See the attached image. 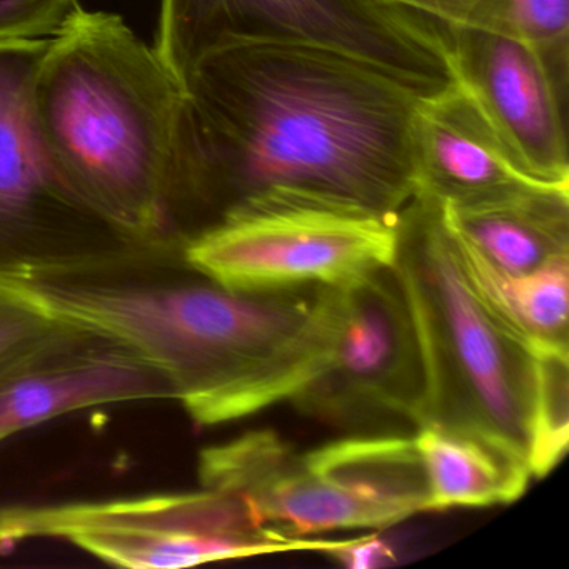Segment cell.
I'll return each mask as SVG.
<instances>
[{
    "label": "cell",
    "mask_w": 569,
    "mask_h": 569,
    "mask_svg": "<svg viewBox=\"0 0 569 569\" xmlns=\"http://www.w3.org/2000/svg\"><path fill=\"white\" fill-rule=\"evenodd\" d=\"M184 246L129 242L0 276V295L131 346L164 371L192 421L218 426L222 402L299 331L319 288L231 289L194 268Z\"/></svg>",
    "instance_id": "obj_2"
},
{
    "label": "cell",
    "mask_w": 569,
    "mask_h": 569,
    "mask_svg": "<svg viewBox=\"0 0 569 569\" xmlns=\"http://www.w3.org/2000/svg\"><path fill=\"white\" fill-rule=\"evenodd\" d=\"M452 231L509 274L569 258V184H545L471 208H448Z\"/></svg>",
    "instance_id": "obj_14"
},
{
    "label": "cell",
    "mask_w": 569,
    "mask_h": 569,
    "mask_svg": "<svg viewBox=\"0 0 569 569\" xmlns=\"http://www.w3.org/2000/svg\"><path fill=\"white\" fill-rule=\"evenodd\" d=\"M182 81L124 19L81 9L32 76L42 148L72 191L136 241H176L168 194ZM181 242V241H179Z\"/></svg>",
    "instance_id": "obj_3"
},
{
    "label": "cell",
    "mask_w": 569,
    "mask_h": 569,
    "mask_svg": "<svg viewBox=\"0 0 569 569\" xmlns=\"http://www.w3.org/2000/svg\"><path fill=\"white\" fill-rule=\"evenodd\" d=\"M48 41L0 42V276L144 242L89 208L36 134L29 88Z\"/></svg>",
    "instance_id": "obj_9"
},
{
    "label": "cell",
    "mask_w": 569,
    "mask_h": 569,
    "mask_svg": "<svg viewBox=\"0 0 569 569\" xmlns=\"http://www.w3.org/2000/svg\"><path fill=\"white\" fill-rule=\"evenodd\" d=\"M392 262L425 375L421 422L465 426L505 439L528 458L532 358L475 291L442 202L415 198L398 214Z\"/></svg>",
    "instance_id": "obj_4"
},
{
    "label": "cell",
    "mask_w": 569,
    "mask_h": 569,
    "mask_svg": "<svg viewBox=\"0 0 569 569\" xmlns=\"http://www.w3.org/2000/svg\"><path fill=\"white\" fill-rule=\"evenodd\" d=\"M241 42L332 49L425 96L452 82L446 26L376 0H162L154 48L181 81L209 52Z\"/></svg>",
    "instance_id": "obj_5"
},
{
    "label": "cell",
    "mask_w": 569,
    "mask_h": 569,
    "mask_svg": "<svg viewBox=\"0 0 569 569\" xmlns=\"http://www.w3.org/2000/svg\"><path fill=\"white\" fill-rule=\"evenodd\" d=\"M328 555L349 568H378L396 558L395 551L375 535L345 539L339 548Z\"/></svg>",
    "instance_id": "obj_20"
},
{
    "label": "cell",
    "mask_w": 569,
    "mask_h": 569,
    "mask_svg": "<svg viewBox=\"0 0 569 569\" xmlns=\"http://www.w3.org/2000/svg\"><path fill=\"white\" fill-rule=\"evenodd\" d=\"M151 399H174L162 369L118 339L66 325L0 372V442L59 416Z\"/></svg>",
    "instance_id": "obj_11"
},
{
    "label": "cell",
    "mask_w": 569,
    "mask_h": 569,
    "mask_svg": "<svg viewBox=\"0 0 569 569\" xmlns=\"http://www.w3.org/2000/svg\"><path fill=\"white\" fill-rule=\"evenodd\" d=\"M525 42L569 89V0H472L468 24Z\"/></svg>",
    "instance_id": "obj_17"
},
{
    "label": "cell",
    "mask_w": 569,
    "mask_h": 569,
    "mask_svg": "<svg viewBox=\"0 0 569 569\" xmlns=\"http://www.w3.org/2000/svg\"><path fill=\"white\" fill-rule=\"evenodd\" d=\"M429 488V511L518 501L532 478L528 458L498 436L426 422L412 431Z\"/></svg>",
    "instance_id": "obj_13"
},
{
    "label": "cell",
    "mask_w": 569,
    "mask_h": 569,
    "mask_svg": "<svg viewBox=\"0 0 569 569\" xmlns=\"http://www.w3.org/2000/svg\"><path fill=\"white\" fill-rule=\"evenodd\" d=\"M66 328L34 306L0 295V372L28 358Z\"/></svg>",
    "instance_id": "obj_18"
},
{
    "label": "cell",
    "mask_w": 569,
    "mask_h": 569,
    "mask_svg": "<svg viewBox=\"0 0 569 569\" xmlns=\"http://www.w3.org/2000/svg\"><path fill=\"white\" fill-rule=\"evenodd\" d=\"M398 218L289 204L231 216L186 242L188 261L239 291L348 284L391 268Z\"/></svg>",
    "instance_id": "obj_8"
},
{
    "label": "cell",
    "mask_w": 569,
    "mask_h": 569,
    "mask_svg": "<svg viewBox=\"0 0 569 569\" xmlns=\"http://www.w3.org/2000/svg\"><path fill=\"white\" fill-rule=\"evenodd\" d=\"M379 4L405 9L421 18L445 26H466L471 14L472 0H376Z\"/></svg>",
    "instance_id": "obj_21"
},
{
    "label": "cell",
    "mask_w": 569,
    "mask_h": 569,
    "mask_svg": "<svg viewBox=\"0 0 569 569\" xmlns=\"http://www.w3.org/2000/svg\"><path fill=\"white\" fill-rule=\"evenodd\" d=\"M81 9L79 0H0V42L48 41Z\"/></svg>",
    "instance_id": "obj_19"
},
{
    "label": "cell",
    "mask_w": 569,
    "mask_h": 569,
    "mask_svg": "<svg viewBox=\"0 0 569 569\" xmlns=\"http://www.w3.org/2000/svg\"><path fill=\"white\" fill-rule=\"evenodd\" d=\"M455 238L472 288L516 336L529 348L532 342L568 345L569 258L509 274L486 261L456 232Z\"/></svg>",
    "instance_id": "obj_15"
},
{
    "label": "cell",
    "mask_w": 569,
    "mask_h": 569,
    "mask_svg": "<svg viewBox=\"0 0 569 569\" xmlns=\"http://www.w3.org/2000/svg\"><path fill=\"white\" fill-rule=\"evenodd\" d=\"M452 81L476 102L512 161L546 184H569L568 94L529 46L472 26L446 29Z\"/></svg>",
    "instance_id": "obj_10"
},
{
    "label": "cell",
    "mask_w": 569,
    "mask_h": 569,
    "mask_svg": "<svg viewBox=\"0 0 569 569\" xmlns=\"http://www.w3.org/2000/svg\"><path fill=\"white\" fill-rule=\"evenodd\" d=\"M425 94L319 46L241 42L182 79L168 194L172 238L231 216L308 204L398 218L415 198Z\"/></svg>",
    "instance_id": "obj_1"
},
{
    "label": "cell",
    "mask_w": 569,
    "mask_h": 569,
    "mask_svg": "<svg viewBox=\"0 0 569 569\" xmlns=\"http://www.w3.org/2000/svg\"><path fill=\"white\" fill-rule=\"evenodd\" d=\"M532 401L529 416L528 462L531 475L545 478L568 451V345L532 342Z\"/></svg>",
    "instance_id": "obj_16"
},
{
    "label": "cell",
    "mask_w": 569,
    "mask_h": 569,
    "mask_svg": "<svg viewBox=\"0 0 569 569\" xmlns=\"http://www.w3.org/2000/svg\"><path fill=\"white\" fill-rule=\"evenodd\" d=\"M29 539H59L109 565L132 569L189 568L274 552H329L342 542L272 535L256 525L239 499L206 488L0 508V548Z\"/></svg>",
    "instance_id": "obj_6"
},
{
    "label": "cell",
    "mask_w": 569,
    "mask_h": 569,
    "mask_svg": "<svg viewBox=\"0 0 569 569\" xmlns=\"http://www.w3.org/2000/svg\"><path fill=\"white\" fill-rule=\"evenodd\" d=\"M418 192L448 208L488 204L545 186L521 171L468 92L452 81L425 96L415 129Z\"/></svg>",
    "instance_id": "obj_12"
},
{
    "label": "cell",
    "mask_w": 569,
    "mask_h": 569,
    "mask_svg": "<svg viewBox=\"0 0 569 569\" xmlns=\"http://www.w3.org/2000/svg\"><path fill=\"white\" fill-rule=\"evenodd\" d=\"M332 302L325 355L291 405L356 435L415 431L421 422L425 375L395 269L332 286Z\"/></svg>",
    "instance_id": "obj_7"
}]
</instances>
